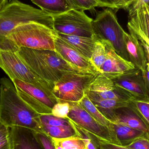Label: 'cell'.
I'll use <instances>...</instances> for the list:
<instances>
[{
    "instance_id": "6da1fadb",
    "label": "cell",
    "mask_w": 149,
    "mask_h": 149,
    "mask_svg": "<svg viewBox=\"0 0 149 149\" xmlns=\"http://www.w3.org/2000/svg\"><path fill=\"white\" fill-rule=\"evenodd\" d=\"M39 115L19 97L10 79H0L1 123L9 128L23 127L44 134Z\"/></svg>"
},
{
    "instance_id": "7a4b0ae2",
    "label": "cell",
    "mask_w": 149,
    "mask_h": 149,
    "mask_svg": "<svg viewBox=\"0 0 149 149\" xmlns=\"http://www.w3.org/2000/svg\"><path fill=\"white\" fill-rule=\"evenodd\" d=\"M15 52L34 73L52 87L65 73H81L62 59L55 51L21 47Z\"/></svg>"
},
{
    "instance_id": "3957f363",
    "label": "cell",
    "mask_w": 149,
    "mask_h": 149,
    "mask_svg": "<svg viewBox=\"0 0 149 149\" xmlns=\"http://www.w3.org/2000/svg\"><path fill=\"white\" fill-rule=\"evenodd\" d=\"M30 22L52 29L51 16L18 0H10L0 10V50H10L7 35L17 26Z\"/></svg>"
},
{
    "instance_id": "277c9868",
    "label": "cell",
    "mask_w": 149,
    "mask_h": 149,
    "mask_svg": "<svg viewBox=\"0 0 149 149\" xmlns=\"http://www.w3.org/2000/svg\"><path fill=\"white\" fill-rule=\"evenodd\" d=\"M57 33L52 29L39 23L30 22L17 26L6 39L18 49L21 47L55 51Z\"/></svg>"
},
{
    "instance_id": "5b68a950",
    "label": "cell",
    "mask_w": 149,
    "mask_h": 149,
    "mask_svg": "<svg viewBox=\"0 0 149 149\" xmlns=\"http://www.w3.org/2000/svg\"><path fill=\"white\" fill-rule=\"evenodd\" d=\"M92 25L94 34L110 43L117 54L130 62L124 41V30L111 9L100 12L93 20Z\"/></svg>"
},
{
    "instance_id": "8992f818",
    "label": "cell",
    "mask_w": 149,
    "mask_h": 149,
    "mask_svg": "<svg viewBox=\"0 0 149 149\" xmlns=\"http://www.w3.org/2000/svg\"><path fill=\"white\" fill-rule=\"evenodd\" d=\"M0 68L11 80L17 79L31 84L50 95H54L52 87L34 73L15 52L0 50Z\"/></svg>"
},
{
    "instance_id": "52a82bcc",
    "label": "cell",
    "mask_w": 149,
    "mask_h": 149,
    "mask_svg": "<svg viewBox=\"0 0 149 149\" xmlns=\"http://www.w3.org/2000/svg\"><path fill=\"white\" fill-rule=\"evenodd\" d=\"M52 29L57 34L91 37L94 35L93 19L84 11L71 9L52 16Z\"/></svg>"
},
{
    "instance_id": "ba28073f",
    "label": "cell",
    "mask_w": 149,
    "mask_h": 149,
    "mask_svg": "<svg viewBox=\"0 0 149 149\" xmlns=\"http://www.w3.org/2000/svg\"><path fill=\"white\" fill-rule=\"evenodd\" d=\"M69 102L70 109L68 118L81 132L89 134L98 140L121 145L114 130L98 122L78 102Z\"/></svg>"
},
{
    "instance_id": "9c48e42d",
    "label": "cell",
    "mask_w": 149,
    "mask_h": 149,
    "mask_svg": "<svg viewBox=\"0 0 149 149\" xmlns=\"http://www.w3.org/2000/svg\"><path fill=\"white\" fill-rule=\"evenodd\" d=\"M96 74L70 72L56 81L52 92L58 100L77 102L85 94V89Z\"/></svg>"
},
{
    "instance_id": "30bf717a",
    "label": "cell",
    "mask_w": 149,
    "mask_h": 149,
    "mask_svg": "<svg viewBox=\"0 0 149 149\" xmlns=\"http://www.w3.org/2000/svg\"><path fill=\"white\" fill-rule=\"evenodd\" d=\"M19 97L35 112L39 115L51 114L52 109L57 100L37 87L19 80H11Z\"/></svg>"
},
{
    "instance_id": "8fae6325",
    "label": "cell",
    "mask_w": 149,
    "mask_h": 149,
    "mask_svg": "<svg viewBox=\"0 0 149 149\" xmlns=\"http://www.w3.org/2000/svg\"><path fill=\"white\" fill-rule=\"evenodd\" d=\"M112 79L115 86L131 100L149 102V89L141 70L135 68Z\"/></svg>"
},
{
    "instance_id": "7c38bea8",
    "label": "cell",
    "mask_w": 149,
    "mask_h": 149,
    "mask_svg": "<svg viewBox=\"0 0 149 149\" xmlns=\"http://www.w3.org/2000/svg\"><path fill=\"white\" fill-rule=\"evenodd\" d=\"M55 51L62 59L79 72L92 74H99L90 59L78 52L58 35L55 39Z\"/></svg>"
},
{
    "instance_id": "4fadbf2b",
    "label": "cell",
    "mask_w": 149,
    "mask_h": 149,
    "mask_svg": "<svg viewBox=\"0 0 149 149\" xmlns=\"http://www.w3.org/2000/svg\"><path fill=\"white\" fill-rule=\"evenodd\" d=\"M84 92L101 99L131 100L115 86L112 79L100 74L94 75Z\"/></svg>"
},
{
    "instance_id": "5bb4252c",
    "label": "cell",
    "mask_w": 149,
    "mask_h": 149,
    "mask_svg": "<svg viewBox=\"0 0 149 149\" xmlns=\"http://www.w3.org/2000/svg\"><path fill=\"white\" fill-rule=\"evenodd\" d=\"M102 40L106 45V56L100 69V74L109 79H113L135 68L131 62L127 61L117 54L110 43Z\"/></svg>"
},
{
    "instance_id": "9a60e30c",
    "label": "cell",
    "mask_w": 149,
    "mask_h": 149,
    "mask_svg": "<svg viewBox=\"0 0 149 149\" xmlns=\"http://www.w3.org/2000/svg\"><path fill=\"white\" fill-rule=\"evenodd\" d=\"M10 149H44L36 132L27 128H10Z\"/></svg>"
},
{
    "instance_id": "2e32d148",
    "label": "cell",
    "mask_w": 149,
    "mask_h": 149,
    "mask_svg": "<svg viewBox=\"0 0 149 149\" xmlns=\"http://www.w3.org/2000/svg\"><path fill=\"white\" fill-rule=\"evenodd\" d=\"M124 38L130 61L135 68L145 71L149 66V59L147 58L143 45L134 33L129 34L124 31Z\"/></svg>"
},
{
    "instance_id": "e0dca14e",
    "label": "cell",
    "mask_w": 149,
    "mask_h": 149,
    "mask_svg": "<svg viewBox=\"0 0 149 149\" xmlns=\"http://www.w3.org/2000/svg\"><path fill=\"white\" fill-rule=\"evenodd\" d=\"M129 32L134 34L141 42L149 45V8H144L129 16Z\"/></svg>"
},
{
    "instance_id": "ac0fdd59",
    "label": "cell",
    "mask_w": 149,
    "mask_h": 149,
    "mask_svg": "<svg viewBox=\"0 0 149 149\" xmlns=\"http://www.w3.org/2000/svg\"><path fill=\"white\" fill-rule=\"evenodd\" d=\"M112 123H120L149 134V125L129 105L115 110Z\"/></svg>"
},
{
    "instance_id": "d6986e66",
    "label": "cell",
    "mask_w": 149,
    "mask_h": 149,
    "mask_svg": "<svg viewBox=\"0 0 149 149\" xmlns=\"http://www.w3.org/2000/svg\"><path fill=\"white\" fill-rule=\"evenodd\" d=\"M59 36L81 55L91 60L98 37H91L57 34Z\"/></svg>"
},
{
    "instance_id": "ffe728a7",
    "label": "cell",
    "mask_w": 149,
    "mask_h": 149,
    "mask_svg": "<svg viewBox=\"0 0 149 149\" xmlns=\"http://www.w3.org/2000/svg\"><path fill=\"white\" fill-rule=\"evenodd\" d=\"M85 94L99 111L111 122L113 120L115 110L122 107L128 106L131 100L101 99L90 94Z\"/></svg>"
},
{
    "instance_id": "44dd1931",
    "label": "cell",
    "mask_w": 149,
    "mask_h": 149,
    "mask_svg": "<svg viewBox=\"0 0 149 149\" xmlns=\"http://www.w3.org/2000/svg\"><path fill=\"white\" fill-rule=\"evenodd\" d=\"M113 127L117 138L122 146H127L135 140L141 137L149 138V134L141 130L116 123H113Z\"/></svg>"
},
{
    "instance_id": "7402d4cb",
    "label": "cell",
    "mask_w": 149,
    "mask_h": 149,
    "mask_svg": "<svg viewBox=\"0 0 149 149\" xmlns=\"http://www.w3.org/2000/svg\"><path fill=\"white\" fill-rule=\"evenodd\" d=\"M42 126L44 133L50 138L63 139L73 136L84 137L81 131L73 122L70 126Z\"/></svg>"
},
{
    "instance_id": "603a6c76",
    "label": "cell",
    "mask_w": 149,
    "mask_h": 149,
    "mask_svg": "<svg viewBox=\"0 0 149 149\" xmlns=\"http://www.w3.org/2000/svg\"><path fill=\"white\" fill-rule=\"evenodd\" d=\"M50 15H56L71 9L66 0H31Z\"/></svg>"
},
{
    "instance_id": "cb8c5ba5",
    "label": "cell",
    "mask_w": 149,
    "mask_h": 149,
    "mask_svg": "<svg viewBox=\"0 0 149 149\" xmlns=\"http://www.w3.org/2000/svg\"><path fill=\"white\" fill-rule=\"evenodd\" d=\"M77 102L98 122L113 130V123L107 119L99 111L95 105L90 100L86 94L85 93L81 100Z\"/></svg>"
},
{
    "instance_id": "d4e9b609",
    "label": "cell",
    "mask_w": 149,
    "mask_h": 149,
    "mask_svg": "<svg viewBox=\"0 0 149 149\" xmlns=\"http://www.w3.org/2000/svg\"><path fill=\"white\" fill-rule=\"evenodd\" d=\"M51 139L55 149H86V137L77 136L63 139Z\"/></svg>"
},
{
    "instance_id": "484cf974",
    "label": "cell",
    "mask_w": 149,
    "mask_h": 149,
    "mask_svg": "<svg viewBox=\"0 0 149 149\" xmlns=\"http://www.w3.org/2000/svg\"><path fill=\"white\" fill-rule=\"evenodd\" d=\"M106 49L105 43L103 40L98 37V39L95 42L91 61L97 69L99 74L101 67L106 59Z\"/></svg>"
},
{
    "instance_id": "4316f807",
    "label": "cell",
    "mask_w": 149,
    "mask_h": 149,
    "mask_svg": "<svg viewBox=\"0 0 149 149\" xmlns=\"http://www.w3.org/2000/svg\"><path fill=\"white\" fill-rule=\"evenodd\" d=\"M129 106L149 125V102L131 100Z\"/></svg>"
},
{
    "instance_id": "83f0119b",
    "label": "cell",
    "mask_w": 149,
    "mask_h": 149,
    "mask_svg": "<svg viewBox=\"0 0 149 149\" xmlns=\"http://www.w3.org/2000/svg\"><path fill=\"white\" fill-rule=\"evenodd\" d=\"M41 125L49 126H70L72 124V122L68 119L58 118L50 114L39 115Z\"/></svg>"
},
{
    "instance_id": "f1b7e54d",
    "label": "cell",
    "mask_w": 149,
    "mask_h": 149,
    "mask_svg": "<svg viewBox=\"0 0 149 149\" xmlns=\"http://www.w3.org/2000/svg\"><path fill=\"white\" fill-rule=\"evenodd\" d=\"M71 9L83 10H91L100 7L98 0H66Z\"/></svg>"
},
{
    "instance_id": "f546056e",
    "label": "cell",
    "mask_w": 149,
    "mask_h": 149,
    "mask_svg": "<svg viewBox=\"0 0 149 149\" xmlns=\"http://www.w3.org/2000/svg\"><path fill=\"white\" fill-rule=\"evenodd\" d=\"M70 109V105L69 102L58 100L52 107L51 114L58 118L67 119Z\"/></svg>"
},
{
    "instance_id": "4dcf8cb0",
    "label": "cell",
    "mask_w": 149,
    "mask_h": 149,
    "mask_svg": "<svg viewBox=\"0 0 149 149\" xmlns=\"http://www.w3.org/2000/svg\"><path fill=\"white\" fill-rule=\"evenodd\" d=\"M10 128L0 122V149H10Z\"/></svg>"
},
{
    "instance_id": "1f68e13d",
    "label": "cell",
    "mask_w": 149,
    "mask_h": 149,
    "mask_svg": "<svg viewBox=\"0 0 149 149\" xmlns=\"http://www.w3.org/2000/svg\"><path fill=\"white\" fill-rule=\"evenodd\" d=\"M149 138L141 137L135 140L125 147L130 149H149Z\"/></svg>"
},
{
    "instance_id": "d6a6232c",
    "label": "cell",
    "mask_w": 149,
    "mask_h": 149,
    "mask_svg": "<svg viewBox=\"0 0 149 149\" xmlns=\"http://www.w3.org/2000/svg\"><path fill=\"white\" fill-rule=\"evenodd\" d=\"M149 0H134L127 9L129 10V16L133 15L136 11L144 8H149Z\"/></svg>"
},
{
    "instance_id": "836d02e7",
    "label": "cell",
    "mask_w": 149,
    "mask_h": 149,
    "mask_svg": "<svg viewBox=\"0 0 149 149\" xmlns=\"http://www.w3.org/2000/svg\"><path fill=\"white\" fill-rule=\"evenodd\" d=\"M95 139L97 143L98 149H130L122 145L101 141L96 138Z\"/></svg>"
},
{
    "instance_id": "e575fe53",
    "label": "cell",
    "mask_w": 149,
    "mask_h": 149,
    "mask_svg": "<svg viewBox=\"0 0 149 149\" xmlns=\"http://www.w3.org/2000/svg\"><path fill=\"white\" fill-rule=\"evenodd\" d=\"M100 7H107L112 9H116L120 0H98Z\"/></svg>"
},
{
    "instance_id": "d590c367",
    "label": "cell",
    "mask_w": 149,
    "mask_h": 149,
    "mask_svg": "<svg viewBox=\"0 0 149 149\" xmlns=\"http://www.w3.org/2000/svg\"><path fill=\"white\" fill-rule=\"evenodd\" d=\"M87 138L86 149H98L95 138L89 134L83 132Z\"/></svg>"
},
{
    "instance_id": "8d00e7d4",
    "label": "cell",
    "mask_w": 149,
    "mask_h": 149,
    "mask_svg": "<svg viewBox=\"0 0 149 149\" xmlns=\"http://www.w3.org/2000/svg\"><path fill=\"white\" fill-rule=\"evenodd\" d=\"M134 1V0H120L116 9H125L127 10Z\"/></svg>"
},
{
    "instance_id": "74e56055",
    "label": "cell",
    "mask_w": 149,
    "mask_h": 149,
    "mask_svg": "<svg viewBox=\"0 0 149 149\" xmlns=\"http://www.w3.org/2000/svg\"><path fill=\"white\" fill-rule=\"evenodd\" d=\"M149 66L147 67L145 71L142 72L145 84L148 89H149Z\"/></svg>"
},
{
    "instance_id": "f35d334b",
    "label": "cell",
    "mask_w": 149,
    "mask_h": 149,
    "mask_svg": "<svg viewBox=\"0 0 149 149\" xmlns=\"http://www.w3.org/2000/svg\"><path fill=\"white\" fill-rule=\"evenodd\" d=\"M10 1V0H0V10Z\"/></svg>"
},
{
    "instance_id": "ab89813d",
    "label": "cell",
    "mask_w": 149,
    "mask_h": 149,
    "mask_svg": "<svg viewBox=\"0 0 149 149\" xmlns=\"http://www.w3.org/2000/svg\"></svg>"
},
{
    "instance_id": "60d3db41",
    "label": "cell",
    "mask_w": 149,
    "mask_h": 149,
    "mask_svg": "<svg viewBox=\"0 0 149 149\" xmlns=\"http://www.w3.org/2000/svg\"></svg>"
}]
</instances>
